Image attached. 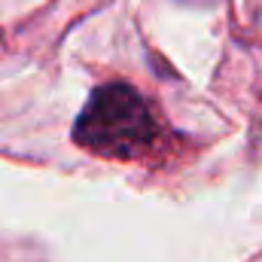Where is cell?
Here are the masks:
<instances>
[{"label": "cell", "mask_w": 262, "mask_h": 262, "mask_svg": "<svg viewBox=\"0 0 262 262\" xmlns=\"http://www.w3.org/2000/svg\"><path fill=\"white\" fill-rule=\"evenodd\" d=\"M73 137L92 152L128 159L156 143L159 122L137 89L128 82H107L92 92L73 125Z\"/></svg>", "instance_id": "obj_1"}]
</instances>
